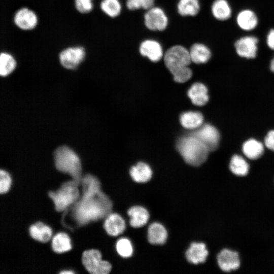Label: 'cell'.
<instances>
[{"instance_id": "6da1fadb", "label": "cell", "mask_w": 274, "mask_h": 274, "mask_svg": "<svg viewBox=\"0 0 274 274\" xmlns=\"http://www.w3.org/2000/svg\"><path fill=\"white\" fill-rule=\"evenodd\" d=\"M81 183L82 197L74 203L72 212L73 219L80 226L106 218L112 209V202L101 191L97 178L88 174L82 178Z\"/></svg>"}, {"instance_id": "7a4b0ae2", "label": "cell", "mask_w": 274, "mask_h": 274, "mask_svg": "<svg viewBox=\"0 0 274 274\" xmlns=\"http://www.w3.org/2000/svg\"><path fill=\"white\" fill-rule=\"evenodd\" d=\"M164 61L176 82L184 83L191 78L192 73L188 66L191 59L189 51L184 47L176 45L169 48L164 55Z\"/></svg>"}, {"instance_id": "3957f363", "label": "cell", "mask_w": 274, "mask_h": 274, "mask_svg": "<svg viewBox=\"0 0 274 274\" xmlns=\"http://www.w3.org/2000/svg\"><path fill=\"white\" fill-rule=\"evenodd\" d=\"M177 149L187 163L194 166L206 161L210 152L204 144L191 133L178 140Z\"/></svg>"}, {"instance_id": "277c9868", "label": "cell", "mask_w": 274, "mask_h": 274, "mask_svg": "<svg viewBox=\"0 0 274 274\" xmlns=\"http://www.w3.org/2000/svg\"><path fill=\"white\" fill-rule=\"evenodd\" d=\"M56 168L60 172L68 174L73 180L79 184L82 181L81 163L77 154L69 147L61 146L54 152Z\"/></svg>"}, {"instance_id": "5b68a950", "label": "cell", "mask_w": 274, "mask_h": 274, "mask_svg": "<svg viewBox=\"0 0 274 274\" xmlns=\"http://www.w3.org/2000/svg\"><path fill=\"white\" fill-rule=\"evenodd\" d=\"M78 185L74 180L68 181L63 183L57 191H50L48 193L57 211L64 210L78 200L80 195Z\"/></svg>"}, {"instance_id": "8992f818", "label": "cell", "mask_w": 274, "mask_h": 274, "mask_svg": "<svg viewBox=\"0 0 274 274\" xmlns=\"http://www.w3.org/2000/svg\"><path fill=\"white\" fill-rule=\"evenodd\" d=\"M82 261L86 269L92 274H108L112 269L111 263L102 260L100 252L96 249L85 251Z\"/></svg>"}, {"instance_id": "52a82bcc", "label": "cell", "mask_w": 274, "mask_h": 274, "mask_svg": "<svg viewBox=\"0 0 274 274\" xmlns=\"http://www.w3.org/2000/svg\"><path fill=\"white\" fill-rule=\"evenodd\" d=\"M85 55V49L83 46L68 47L59 53V60L64 68L74 70L84 60Z\"/></svg>"}, {"instance_id": "ba28073f", "label": "cell", "mask_w": 274, "mask_h": 274, "mask_svg": "<svg viewBox=\"0 0 274 274\" xmlns=\"http://www.w3.org/2000/svg\"><path fill=\"white\" fill-rule=\"evenodd\" d=\"M191 134L204 144L210 152L215 150L218 147L220 137L219 132L211 124H202Z\"/></svg>"}, {"instance_id": "9c48e42d", "label": "cell", "mask_w": 274, "mask_h": 274, "mask_svg": "<svg viewBox=\"0 0 274 274\" xmlns=\"http://www.w3.org/2000/svg\"><path fill=\"white\" fill-rule=\"evenodd\" d=\"M145 24L151 30H164L168 23L167 17L164 11L158 7H152L148 10L144 16Z\"/></svg>"}, {"instance_id": "30bf717a", "label": "cell", "mask_w": 274, "mask_h": 274, "mask_svg": "<svg viewBox=\"0 0 274 274\" xmlns=\"http://www.w3.org/2000/svg\"><path fill=\"white\" fill-rule=\"evenodd\" d=\"M13 21L15 25L23 30L33 29L38 23L36 13L28 8L23 7L18 9L14 14Z\"/></svg>"}, {"instance_id": "8fae6325", "label": "cell", "mask_w": 274, "mask_h": 274, "mask_svg": "<svg viewBox=\"0 0 274 274\" xmlns=\"http://www.w3.org/2000/svg\"><path fill=\"white\" fill-rule=\"evenodd\" d=\"M257 38L246 36L240 38L235 43V48L237 54L247 58H253L256 56L257 51Z\"/></svg>"}, {"instance_id": "7c38bea8", "label": "cell", "mask_w": 274, "mask_h": 274, "mask_svg": "<svg viewBox=\"0 0 274 274\" xmlns=\"http://www.w3.org/2000/svg\"><path fill=\"white\" fill-rule=\"evenodd\" d=\"M217 262L220 268L226 272L237 269L240 265L238 254L228 249H224L218 254Z\"/></svg>"}, {"instance_id": "4fadbf2b", "label": "cell", "mask_w": 274, "mask_h": 274, "mask_svg": "<svg viewBox=\"0 0 274 274\" xmlns=\"http://www.w3.org/2000/svg\"><path fill=\"white\" fill-rule=\"evenodd\" d=\"M104 226L109 235L116 236L124 232L126 224L122 216L118 214L111 213L106 217Z\"/></svg>"}, {"instance_id": "5bb4252c", "label": "cell", "mask_w": 274, "mask_h": 274, "mask_svg": "<svg viewBox=\"0 0 274 274\" xmlns=\"http://www.w3.org/2000/svg\"><path fill=\"white\" fill-rule=\"evenodd\" d=\"M140 52L142 55L147 57L153 62L159 61L163 56V50L161 45L153 40H147L140 45Z\"/></svg>"}, {"instance_id": "9a60e30c", "label": "cell", "mask_w": 274, "mask_h": 274, "mask_svg": "<svg viewBox=\"0 0 274 274\" xmlns=\"http://www.w3.org/2000/svg\"><path fill=\"white\" fill-rule=\"evenodd\" d=\"M208 255V251L202 243H192L186 252L188 261L194 264L204 262Z\"/></svg>"}, {"instance_id": "2e32d148", "label": "cell", "mask_w": 274, "mask_h": 274, "mask_svg": "<svg viewBox=\"0 0 274 274\" xmlns=\"http://www.w3.org/2000/svg\"><path fill=\"white\" fill-rule=\"evenodd\" d=\"M127 214L130 218V225L134 228L141 227L146 225L150 217L147 210L140 206H135L129 208Z\"/></svg>"}, {"instance_id": "e0dca14e", "label": "cell", "mask_w": 274, "mask_h": 274, "mask_svg": "<svg viewBox=\"0 0 274 274\" xmlns=\"http://www.w3.org/2000/svg\"><path fill=\"white\" fill-rule=\"evenodd\" d=\"M188 95L192 102L198 106L206 104L209 98L207 88L201 83L193 84L188 91Z\"/></svg>"}, {"instance_id": "ac0fdd59", "label": "cell", "mask_w": 274, "mask_h": 274, "mask_svg": "<svg viewBox=\"0 0 274 274\" xmlns=\"http://www.w3.org/2000/svg\"><path fill=\"white\" fill-rule=\"evenodd\" d=\"M167 238V232L164 226L158 222L151 224L148 229V240L153 245H162Z\"/></svg>"}, {"instance_id": "d6986e66", "label": "cell", "mask_w": 274, "mask_h": 274, "mask_svg": "<svg viewBox=\"0 0 274 274\" xmlns=\"http://www.w3.org/2000/svg\"><path fill=\"white\" fill-rule=\"evenodd\" d=\"M130 175L132 180L137 183H146L151 179L152 171L148 164L140 162L131 167Z\"/></svg>"}, {"instance_id": "ffe728a7", "label": "cell", "mask_w": 274, "mask_h": 274, "mask_svg": "<svg viewBox=\"0 0 274 274\" xmlns=\"http://www.w3.org/2000/svg\"><path fill=\"white\" fill-rule=\"evenodd\" d=\"M203 117L198 112L189 111L183 113L180 117L181 125L185 128L195 130L202 125Z\"/></svg>"}, {"instance_id": "44dd1931", "label": "cell", "mask_w": 274, "mask_h": 274, "mask_svg": "<svg viewBox=\"0 0 274 274\" xmlns=\"http://www.w3.org/2000/svg\"><path fill=\"white\" fill-rule=\"evenodd\" d=\"M189 53L191 61L196 64L206 63L211 56L210 49L204 45L199 43L193 44Z\"/></svg>"}, {"instance_id": "7402d4cb", "label": "cell", "mask_w": 274, "mask_h": 274, "mask_svg": "<svg viewBox=\"0 0 274 274\" xmlns=\"http://www.w3.org/2000/svg\"><path fill=\"white\" fill-rule=\"evenodd\" d=\"M29 232L32 238L43 243L49 241L52 234L51 229L40 222L31 225L29 228Z\"/></svg>"}, {"instance_id": "603a6c76", "label": "cell", "mask_w": 274, "mask_h": 274, "mask_svg": "<svg viewBox=\"0 0 274 274\" xmlns=\"http://www.w3.org/2000/svg\"><path fill=\"white\" fill-rule=\"evenodd\" d=\"M236 21L238 26L245 30L254 29L258 23L256 14L250 10L241 11L237 16Z\"/></svg>"}, {"instance_id": "cb8c5ba5", "label": "cell", "mask_w": 274, "mask_h": 274, "mask_svg": "<svg viewBox=\"0 0 274 274\" xmlns=\"http://www.w3.org/2000/svg\"><path fill=\"white\" fill-rule=\"evenodd\" d=\"M242 150L245 155L252 160L257 159L263 154V144L255 139H249L243 145Z\"/></svg>"}, {"instance_id": "d4e9b609", "label": "cell", "mask_w": 274, "mask_h": 274, "mask_svg": "<svg viewBox=\"0 0 274 274\" xmlns=\"http://www.w3.org/2000/svg\"><path fill=\"white\" fill-rule=\"evenodd\" d=\"M212 12L214 16L220 20L228 19L231 14L230 6L226 0H216L212 5Z\"/></svg>"}, {"instance_id": "484cf974", "label": "cell", "mask_w": 274, "mask_h": 274, "mask_svg": "<svg viewBox=\"0 0 274 274\" xmlns=\"http://www.w3.org/2000/svg\"><path fill=\"white\" fill-rule=\"evenodd\" d=\"M52 248L55 252L59 253L71 250L72 245L68 235L63 232L56 234L52 238Z\"/></svg>"}, {"instance_id": "4316f807", "label": "cell", "mask_w": 274, "mask_h": 274, "mask_svg": "<svg viewBox=\"0 0 274 274\" xmlns=\"http://www.w3.org/2000/svg\"><path fill=\"white\" fill-rule=\"evenodd\" d=\"M229 168L235 175L244 176L248 173L249 166L247 162L241 156L234 155L230 160Z\"/></svg>"}, {"instance_id": "83f0119b", "label": "cell", "mask_w": 274, "mask_h": 274, "mask_svg": "<svg viewBox=\"0 0 274 274\" xmlns=\"http://www.w3.org/2000/svg\"><path fill=\"white\" fill-rule=\"evenodd\" d=\"M16 66V61L12 55L3 52L0 54V75L5 77L10 74Z\"/></svg>"}, {"instance_id": "f1b7e54d", "label": "cell", "mask_w": 274, "mask_h": 274, "mask_svg": "<svg viewBox=\"0 0 274 274\" xmlns=\"http://www.w3.org/2000/svg\"><path fill=\"white\" fill-rule=\"evenodd\" d=\"M199 10L198 0H180L178 4V13L183 16H195Z\"/></svg>"}, {"instance_id": "f546056e", "label": "cell", "mask_w": 274, "mask_h": 274, "mask_svg": "<svg viewBox=\"0 0 274 274\" xmlns=\"http://www.w3.org/2000/svg\"><path fill=\"white\" fill-rule=\"evenodd\" d=\"M100 8L103 12L112 18L118 16L121 10V6L118 0H102Z\"/></svg>"}, {"instance_id": "4dcf8cb0", "label": "cell", "mask_w": 274, "mask_h": 274, "mask_svg": "<svg viewBox=\"0 0 274 274\" xmlns=\"http://www.w3.org/2000/svg\"><path fill=\"white\" fill-rule=\"evenodd\" d=\"M116 248L118 254L123 258L130 257L133 254L132 244L127 238L123 237L118 239Z\"/></svg>"}, {"instance_id": "1f68e13d", "label": "cell", "mask_w": 274, "mask_h": 274, "mask_svg": "<svg viewBox=\"0 0 274 274\" xmlns=\"http://www.w3.org/2000/svg\"><path fill=\"white\" fill-rule=\"evenodd\" d=\"M154 2V0H127L126 6L131 10L140 8L149 10L153 7Z\"/></svg>"}, {"instance_id": "d6a6232c", "label": "cell", "mask_w": 274, "mask_h": 274, "mask_svg": "<svg viewBox=\"0 0 274 274\" xmlns=\"http://www.w3.org/2000/svg\"><path fill=\"white\" fill-rule=\"evenodd\" d=\"M93 0H74L76 10L81 14L90 12L93 8Z\"/></svg>"}, {"instance_id": "836d02e7", "label": "cell", "mask_w": 274, "mask_h": 274, "mask_svg": "<svg viewBox=\"0 0 274 274\" xmlns=\"http://www.w3.org/2000/svg\"><path fill=\"white\" fill-rule=\"evenodd\" d=\"M11 179L9 174L4 170L0 171V193H6L10 189Z\"/></svg>"}, {"instance_id": "e575fe53", "label": "cell", "mask_w": 274, "mask_h": 274, "mask_svg": "<svg viewBox=\"0 0 274 274\" xmlns=\"http://www.w3.org/2000/svg\"><path fill=\"white\" fill-rule=\"evenodd\" d=\"M266 147L274 151V130L269 131L264 140Z\"/></svg>"}, {"instance_id": "d590c367", "label": "cell", "mask_w": 274, "mask_h": 274, "mask_svg": "<svg viewBox=\"0 0 274 274\" xmlns=\"http://www.w3.org/2000/svg\"><path fill=\"white\" fill-rule=\"evenodd\" d=\"M266 43L269 48L274 50V29H271L268 32Z\"/></svg>"}, {"instance_id": "8d00e7d4", "label": "cell", "mask_w": 274, "mask_h": 274, "mask_svg": "<svg viewBox=\"0 0 274 274\" xmlns=\"http://www.w3.org/2000/svg\"><path fill=\"white\" fill-rule=\"evenodd\" d=\"M270 68L272 72H274V57L272 58L270 62Z\"/></svg>"}, {"instance_id": "74e56055", "label": "cell", "mask_w": 274, "mask_h": 274, "mask_svg": "<svg viewBox=\"0 0 274 274\" xmlns=\"http://www.w3.org/2000/svg\"><path fill=\"white\" fill-rule=\"evenodd\" d=\"M61 273H74V272L72 271H63L60 272Z\"/></svg>"}]
</instances>
